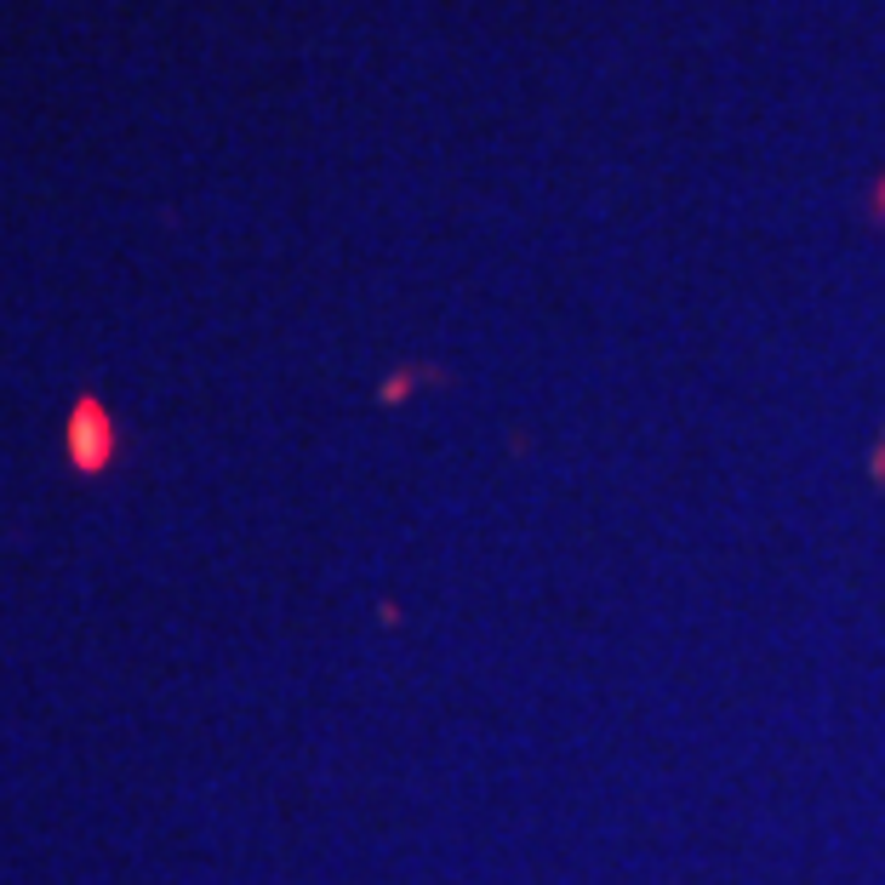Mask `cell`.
Here are the masks:
<instances>
[{"instance_id": "cell-2", "label": "cell", "mask_w": 885, "mask_h": 885, "mask_svg": "<svg viewBox=\"0 0 885 885\" xmlns=\"http://www.w3.org/2000/svg\"><path fill=\"white\" fill-rule=\"evenodd\" d=\"M880 212H885V184H880Z\"/></svg>"}, {"instance_id": "cell-1", "label": "cell", "mask_w": 885, "mask_h": 885, "mask_svg": "<svg viewBox=\"0 0 885 885\" xmlns=\"http://www.w3.org/2000/svg\"><path fill=\"white\" fill-rule=\"evenodd\" d=\"M874 480L885 486V440H880V451H874Z\"/></svg>"}]
</instances>
